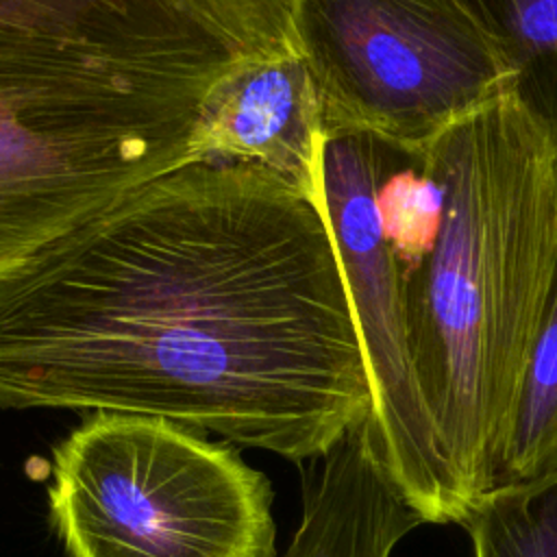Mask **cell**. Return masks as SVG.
Listing matches in <instances>:
<instances>
[{
  "label": "cell",
  "mask_w": 557,
  "mask_h": 557,
  "mask_svg": "<svg viewBox=\"0 0 557 557\" xmlns=\"http://www.w3.org/2000/svg\"><path fill=\"white\" fill-rule=\"evenodd\" d=\"M0 407L157 416L318 461L372 411L313 194L194 159L0 274Z\"/></svg>",
  "instance_id": "cell-1"
},
{
  "label": "cell",
  "mask_w": 557,
  "mask_h": 557,
  "mask_svg": "<svg viewBox=\"0 0 557 557\" xmlns=\"http://www.w3.org/2000/svg\"><path fill=\"white\" fill-rule=\"evenodd\" d=\"M292 0H0V274L202 159L244 67L296 50Z\"/></svg>",
  "instance_id": "cell-2"
},
{
  "label": "cell",
  "mask_w": 557,
  "mask_h": 557,
  "mask_svg": "<svg viewBox=\"0 0 557 557\" xmlns=\"http://www.w3.org/2000/svg\"><path fill=\"white\" fill-rule=\"evenodd\" d=\"M437 213L403 259L409 359L468 507L498 483L557 261V141L511 94L420 154Z\"/></svg>",
  "instance_id": "cell-3"
},
{
  "label": "cell",
  "mask_w": 557,
  "mask_h": 557,
  "mask_svg": "<svg viewBox=\"0 0 557 557\" xmlns=\"http://www.w3.org/2000/svg\"><path fill=\"white\" fill-rule=\"evenodd\" d=\"M272 498L231 444L157 416L94 411L52 450L67 557H276Z\"/></svg>",
  "instance_id": "cell-4"
},
{
  "label": "cell",
  "mask_w": 557,
  "mask_h": 557,
  "mask_svg": "<svg viewBox=\"0 0 557 557\" xmlns=\"http://www.w3.org/2000/svg\"><path fill=\"white\" fill-rule=\"evenodd\" d=\"M289 26L326 133H372L420 154L511 94L507 65L457 0H292Z\"/></svg>",
  "instance_id": "cell-5"
},
{
  "label": "cell",
  "mask_w": 557,
  "mask_h": 557,
  "mask_svg": "<svg viewBox=\"0 0 557 557\" xmlns=\"http://www.w3.org/2000/svg\"><path fill=\"white\" fill-rule=\"evenodd\" d=\"M411 157L418 154L372 133H326L320 200L366 357L376 453L396 490L426 524H461L466 505L413 379L403 263L379 207L383 181Z\"/></svg>",
  "instance_id": "cell-6"
},
{
  "label": "cell",
  "mask_w": 557,
  "mask_h": 557,
  "mask_svg": "<svg viewBox=\"0 0 557 557\" xmlns=\"http://www.w3.org/2000/svg\"><path fill=\"white\" fill-rule=\"evenodd\" d=\"M324 117L318 89L298 50L244 67L222 89L202 144V159L261 165L320 194Z\"/></svg>",
  "instance_id": "cell-7"
},
{
  "label": "cell",
  "mask_w": 557,
  "mask_h": 557,
  "mask_svg": "<svg viewBox=\"0 0 557 557\" xmlns=\"http://www.w3.org/2000/svg\"><path fill=\"white\" fill-rule=\"evenodd\" d=\"M318 461L283 557H392L426 524L385 472L368 420Z\"/></svg>",
  "instance_id": "cell-8"
},
{
  "label": "cell",
  "mask_w": 557,
  "mask_h": 557,
  "mask_svg": "<svg viewBox=\"0 0 557 557\" xmlns=\"http://www.w3.org/2000/svg\"><path fill=\"white\" fill-rule=\"evenodd\" d=\"M511 74V96L557 141V0H457Z\"/></svg>",
  "instance_id": "cell-9"
},
{
  "label": "cell",
  "mask_w": 557,
  "mask_h": 557,
  "mask_svg": "<svg viewBox=\"0 0 557 557\" xmlns=\"http://www.w3.org/2000/svg\"><path fill=\"white\" fill-rule=\"evenodd\" d=\"M550 472H557V261L516 403L498 483L531 481Z\"/></svg>",
  "instance_id": "cell-10"
},
{
  "label": "cell",
  "mask_w": 557,
  "mask_h": 557,
  "mask_svg": "<svg viewBox=\"0 0 557 557\" xmlns=\"http://www.w3.org/2000/svg\"><path fill=\"white\" fill-rule=\"evenodd\" d=\"M472 557H557V472L498 483L468 507Z\"/></svg>",
  "instance_id": "cell-11"
}]
</instances>
